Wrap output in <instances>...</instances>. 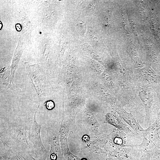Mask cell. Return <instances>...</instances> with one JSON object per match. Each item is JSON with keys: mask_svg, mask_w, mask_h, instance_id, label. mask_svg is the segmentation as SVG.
<instances>
[{"mask_svg": "<svg viewBox=\"0 0 160 160\" xmlns=\"http://www.w3.org/2000/svg\"><path fill=\"white\" fill-rule=\"evenodd\" d=\"M35 113L33 125L29 135V140L34 145L33 158L38 159H49V153L44 146L40 137L41 125L36 120Z\"/></svg>", "mask_w": 160, "mask_h": 160, "instance_id": "cell-1", "label": "cell"}, {"mask_svg": "<svg viewBox=\"0 0 160 160\" xmlns=\"http://www.w3.org/2000/svg\"><path fill=\"white\" fill-rule=\"evenodd\" d=\"M143 137L140 144L135 145L139 155V160H152L159 153L160 149L148 138L145 132Z\"/></svg>", "mask_w": 160, "mask_h": 160, "instance_id": "cell-2", "label": "cell"}, {"mask_svg": "<svg viewBox=\"0 0 160 160\" xmlns=\"http://www.w3.org/2000/svg\"><path fill=\"white\" fill-rule=\"evenodd\" d=\"M135 145L119 148L110 153V156L116 157L117 160H139V155Z\"/></svg>", "mask_w": 160, "mask_h": 160, "instance_id": "cell-3", "label": "cell"}, {"mask_svg": "<svg viewBox=\"0 0 160 160\" xmlns=\"http://www.w3.org/2000/svg\"><path fill=\"white\" fill-rule=\"evenodd\" d=\"M27 72L31 78L37 93L41 94L42 93V84L43 81L42 73L39 66L38 65H30L28 63H25Z\"/></svg>", "mask_w": 160, "mask_h": 160, "instance_id": "cell-4", "label": "cell"}, {"mask_svg": "<svg viewBox=\"0 0 160 160\" xmlns=\"http://www.w3.org/2000/svg\"><path fill=\"white\" fill-rule=\"evenodd\" d=\"M145 130L148 138L156 145L160 148V117L158 116L156 121Z\"/></svg>", "mask_w": 160, "mask_h": 160, "instance_id": "cell-5", "label": "cell"}, {"mask_svg": "<svg viewBox=\"0 0 160 160\" xmlns=\"http://www.w3.org/2000/svg\"><path fill=\"white\" fill-rule=\"evenodd\" d=\"M128 134L121 131L116 130L114 134L113 143L119 148L133 146L135 144Z\"/></svg>", "mask_w": 160, "mask_h": 160, "instance_id": "cell-6", "label": "cell"}, {"mask_svg": "<svg viewBox=\"0 0 160 160\" xmlns=\"http://www.w3.org/2000/svg\"><path fill=\"white\" fill-rule=\"evenodd\" d=\"M121 115L124 121L128 124L133 131L137 135L143 136L145 132L139 121L132 115L123 111L121 112Z\"/></svg>", "mask_w": 160, "mask_h": 160, "instance_id": "cell-7", "label": "cell"}, {"mask_svg": "<svg viewBox=\"0 0 160 160\" xmlns=\"http://www.w3.org/2000/svg\"><path fill=\"white\" fill-rule=\"evenodd\" d=\"M0 160H23L16 151L4 143L1 147Z\"/></svg>", "mask_w": 160, "mask_h": 160, "instance_id": "cell-8", "label": "cell"}, {"mask_svg": "<svg viewBox=\"0 0 160 160\" xmlns=\"http://www.w3.org/2000/svg\"><path fill=\"white\" fill-rule=\"evenodd\" d=\"M23 49V44L20 40L18 42L17 46L15 50L11 66V81L12 80L15 71L17 67Z\"/></svg>", "mask_w": 160, "mask_h": 160, "instance_id": "cell-9", "label": "cell"}, {"mask_svg": "<svg viewBox=\"0 0 160 160\" xmlns=\"http://www.w3.org/2000/svg\"><path fill=\"white\" fill-rule=\"evenodd\" d=\"M23 160H34L33 157L28 153H23L19 155Z\"/></svg>", "mask_w": 160, "mask_h": 160, "instance_id": "cell-10", "label": "cell"}, {"mask_svg": "<svg viewBox=\"0 0 160 160\" xmlns=\"http://www.w3.org/2000/svg\"><path fill=\"white\" fill-rule=\"evenodd\" d=\"M46 106L48 109H51L54 108V105L53 102L52 101H49L47 103Z\"/></svg>", "mask_w": 160, "mask_h": 160, "instance_id": "cell-11", "label": "cell"}, {"mask_svg": "<svg viewBox=\"0 0 160 160\" xmlns=\"http://www.w3.org/2000/svg\"><path fill=\"white\" fill-rule=\"evenodd\" d=\"M82 139L83 141L87 142L89 140V138L87 135H85L83 136Z\"/></svg>", "mask_w": 160, "mask_h": 160, "instance_id": "cell-12", "label": "cell"}, {"mask_svg": "<svg viewBox=\"0 0 160 160\" xmlns=\"http://www.w3.org/2000/svg\"><path fill=\"white\" fill-rule=\"evenodd\" d=\"M153 160H160V152L159 154L153 159Z\"/></svg>", "mask_w": 160, "mask_h": 160, "instance_id": "cell-13", "label": "cell"}, {"mask_svg": "<svg viewBox=\"0 0 160 160\" xmlns=\"http://www.w3.org/2000/svg\"><path fill=\"white\" fill-rule=\"evenodd\" d=\"M34 160H50L49 159H34Z\"/></svg>", "mask_w": 160, "mask_h": 160, "instance_id": "cell-14", "label": "cell"}, {"mask_svg": "<svg viewBox=\"0 0 160 160\" xmlns=\"http://www.w3.org/2000/svg\"><path fill=\"white\" fill-rule=\"evenodd\" d=\"M107 160H114L112 159H108Z\"/></svg>", "mask_w": 160, "mask_h": 160, "instance_id": "cell-15", "label": "cell"}]
</instances>
